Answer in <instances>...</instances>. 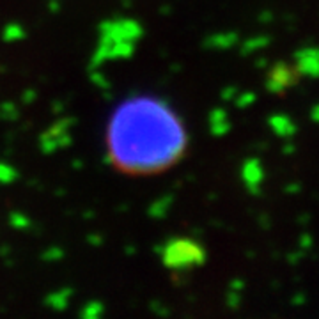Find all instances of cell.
Returning a JSON list of instances; mask_svg holds the SVG:
<instances>
[{
  "label": "cell",
  "mask_w": 319,
  "mask_h": 319,
  "mask_svg": "<svg viewBox=\"0 0 319 319\" xmlns=\"http://www.w3.org/2000/svg\"><path fill=\"white\" fill-rule=\"evenodd\" d=\"M296 71L303 76L319 78V48L310 46L296 52Z\"/></svg>",
  "instance_id": "2"
},
{
  "label": "cell",
  "mask_w": 319,
  "mask_h": 319,
  "mask_svg": "<svg viewBox=\"0 0 319 319\" xmlns=\"http://www.w3.org/2000/svg\"><path fill=\"white\" fill-rule=\"evenodd\" d=\"M184 137L167 107L135 99L114 114L109 147L117 165L130 172H155L172 163L183 151Z\"/></svg>",
  "instance_id": "1"
},
{
  "label": "cell",
  "mask_w": 319,
  "mask_h": 319,
  "mask_svg": "<svg viewBox=\"0 0 319 319\" xmlns=\"http://www.w3.org/2000/svg\"><path fill=\"white\" fill-rule=\"evenodd\" d=\"M271 126H273V130L280 137H291L296 132V126H294L293 121H291L289 117H286V115H275V117L271 119Z\"/></svg>",
  "instance_id": "4"
},
{
  "label": "cell",
  "mask_w": 319,
  "mask_h": 319,
  "mask_svg": "<svg viewBox=\"0 0 319 319\" xmlns=\"http://www.w3.org/2000/svg\"><path fill=\"white\" fill-rule=\"evenodd\" d=\"M312 243H314L312 238H310L309 234H303V238H302V248L303 250H307V248L312 247Z\"/></svg>",
  "instance_id": "6"
},
{
  "label": "cell",
  "mask_w": 319,
  "mask_h": 319,
  "mask_svg": "<svg viewBox=\"0 0 319 319\" xmlns=\"http://www.w3.org/2000/svg\"><path fill=\"white\" fill-rule=\"evenodd\" d=\"M261 178H263V172H261L257 161H250V165L247 167V179H248V183L257 184L261 181Z\"/></svg>",
  "instance_id": "5"
},
{
  "label": "cell",
  "mask_w": 319,
  "mask_h": 319,
  "mask_svg": "<svg viewBox=\"0 0 319 319\" xmlns=\"http://www.w3.org/2000/svg\"><path fill=\"white\" fill-rule=\"evenodd\" d=\"M286 153H293V145H287V147H286Z\"/></svg>",
  "instance_id": "8"
},
{
  "label": "cell",
  "mask_w": 319,
  "mask_h": 319,
  "mask_svg": "<svg viewBox=\"0 0 319 319\" xmlns=\"http://www.w3.org/2000/svg\"><path fill=\"white\" fill-rule=\"evenodd\" d=\"M310 117H312L314 122H319V105H316L312 109V112H310Z\"/></svg>",
  "instance_id": "7"
},
{
  "label": "cell",
  "mask_w": 319,
  "mask_h": 319,
  "mask_svg": "<svg viewBox=\"0 0 319 319\" xmlns=\"http://www.w3.org/2000/svg\"><path fill=\"white\" fill-rule=\"evenodd\" d=\"M291 83H294V73L287 66L280 64V66H277L273 69V73H271V78H270V82H268V87H270L271 91L279 92V91L286 89V87H289Z\"/></svg>",
  "instance_id": "3"
}]
</instances>
